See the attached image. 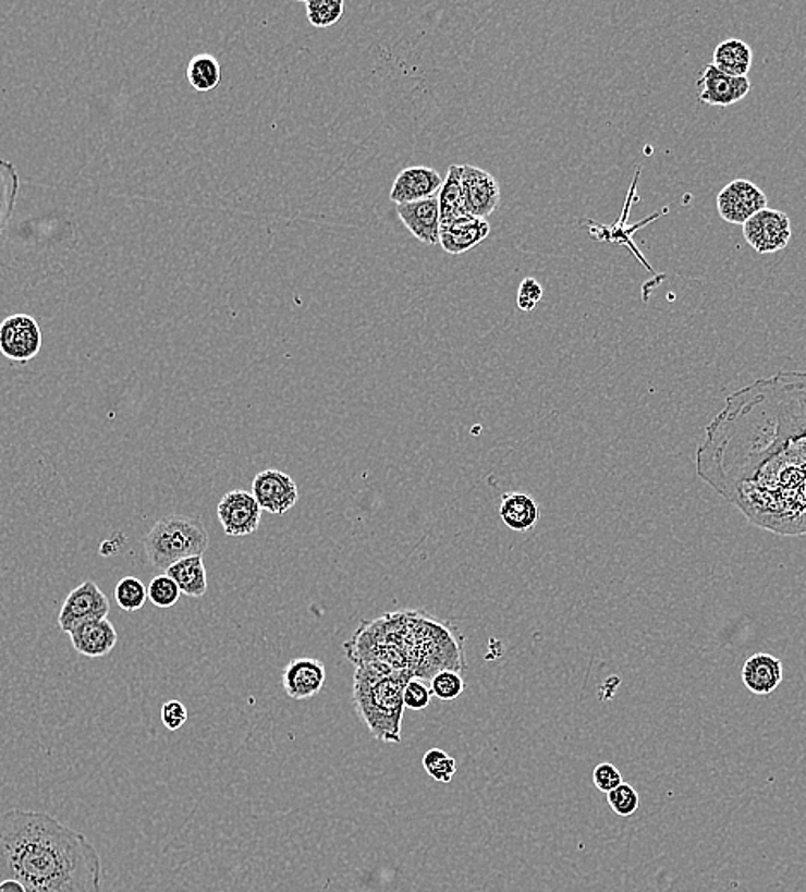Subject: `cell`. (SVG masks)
Wrapping results in <instances>:
<instances>
[{"label": "cell", "mask_w": 806, "mask_h": 892, "mask_svg": "<svg viewBox=\"0 0 806 892\" xmlns=\"http://www.w3.org/2000/svg\"><path fill=\"white\" fill-rule=\"evenodd\" d=\"M697 474L758 529L806 536V372L731 393L707 425Z\"/></svg>", "instance_id": "1"}, {"label": "cell", "mask_w": 806, "mask_h": 892, "mask_svg": "<svg viewBox=\"0 0 806 892\" xmlns=\"http://www.w3.org/2000/svg\"><path fill=\"white\" fill-rule=\"evenodd\" d=\"M95 844L49 814L13 808L0 816V882L26 892H101Z\"/></svg>", "instance_id": "2"}, {"label": "cell", "mask_w": 806, "mask_h": 892, "mask_svg": "<svg viewBox=\"0 0 806 892\" xmlns=\"http://www.w3.org/2000/svg\"><path fill=\"white\" fill-rule=\"evenodd\" d=\"M464 646L453 623L423 610H402L361 623L343 649L355 667L384 664L412 679L431 680L444 670L467 671Z\"/></svg>", "instance_id": "3"}, {"label": "cell", "mask_w": 806, "mask_h": 892, "mask_svg": "<svg viewBox=\"0 0 806 892\" xmlns=\"http://www.w3.org/2000/svg\"><path fill=\"white\" fill-rule=\"evenodd\" d=\"M411 680V674L384 664H361L355 670L352 706L378 742H402L403 692Z\"/></svg>", "instance_id": "4"}, {"label": "cell", "mask_w": 806, "mask_h": 892, "mask_svg": "<svg viewBox=\"0 0 806 892\" xmlns=\"http://www.w3.org/2000/svg\"><path fill=\"white\" fill-rule=\"evenodd\" d=\"M208 545L210 537L198 518L170 515L160 518L146 536V562L151 569L167 572L181 560L203 557Z\"/></svg>", "instance_id": "5"}, {"label": "cell", "mask_w": 806, "mask_h": 892, "mask_svg": "<svg viewBox=\"0 0 806 892\" xmlns=\"http://www.w3.org/2000/svg\"><path fill=\"white\" fill-rule=\"evenodd\" d=\"M44 335L37 319L13 315L0 323V354L13 363H29L40 354Z\"/></svg>", "instance_id": "6"}, {"label": "cell", "mask_w": 806, "mask_h": 892, "mask_svg": "<svg viewBox=\"0 0 806 892\" xmlns=\"http://www.w3.org/2000/svg\"><path fill=\"white\" fill-rule=\"evenodd\" d=\"M110 604L106 594L94 581H86L69 592L57 618L64 634H71L77 626L94 620H103L109 614Z\"/></svg>", "instance_id": "7"}, {"label": "cell", "mask_w": 806, "mask_h": 892, "mask_svg": "<svg viewBox=\"0 0 806 892\" xmlns=\"http://www.w3.org/2000/svg\"><path fill=\"white\" fill-rule=\"evenodd\" d=\"M743 235L760 255H770L784 249L791 239V220L779 210L758 211L748 222L743 223Z\"/></svg>", "instance_id": "8"}, {"label": "cell", "mask_w": 806, "mask_h": 892, "mask_svg": "<svg viewBox=\"0 0 806 892\" xmlns=\"http://www.w3.org/2000/svg\"><path fill=\"white\" fill-rule=\"evenodd\" d=\"M767 196L760 187L746 179H736L722 187L718 196V211L728 223L748 222L758 211L766 210Z\"/></svg>", "instance_id": "9"}, {"label": "cell", "mask_w": 806, "mask_h": 892, "mask_svg": "<svg viewBox=\"0 0 806 892\" xmlns=\"http://www.w3.org/2000/svg\"><path fill=\"white\" fill-rule=\"evenodd\" d=\"M261 506L251 491L235 489L218 503V521L227 536L242 537L258 530L261 524Z\"/></svg>", "instance_id": "10"}, {"label": "cell", "mask_w": 806, "mask_h": 892, "mask_svg": "<svg viewBox=\"0 0 806 892\" xmlns=\"http://www.w3.org/2000/svg\"><path fill=\"white\" fill-rule=\"evenodd\" d=\"M251 493L258 501L262 512L283 515L294 509L298 500V488L289 474L279 468H267L253 480Z\"/></svg>", "instance_id": "11"}, {"label": "cell", "mask_w": 806, "mask_h": 892, "mask_svg": "<svg viewBox=\"0 0 806 892\" xmlns=\"http://www.w3.org/2000/svg\"><path fill=\"white\" fill-rule=\"evenodd\" d=\"M697 85L700 88L698 100L704 106L722 107V109L738 103L746 95L750 94L752 89L748 76H730V74L721 73L712 64H707L704 68Z\"/></svg>", "instance_id": "12"}, {"label": "cell", "mask_w": 806, "mask_h": 892, "mask_svg": "<svg viewBox=\"0 0 806 892\" xmlns=\"http://www.w3.org/2000/svg\"><path fill=\"white\" fill-rule=\"evenodd\" d=\"M462 191H464L467 213L477 219H488L500 203V186L497 179L486 170L474 166H462Z\"/></svg>", "instance_id": "13"}, {"label": "cell", "mask_w": 806, "mask_h": 892, "mask_svg": "<svg viewBox=\"0 0 806 892\" xmlns=\"http://www.w3.org/2000/svg\"><path fill=\"white\" fill-rule=\"evenodd\" d=\"M638 174H640V170H637V174L633 178L632 187H630L628 198H626L625 208H623V213H621L620 222L614 223V225H602V223L593 222V220H587L589 223V234L590 237L597 239V241H604V243H613V244H621V246L628 247L632 251L635 258L644 265L645 268L649 271H654L652 268L649 267V262L645 261L644 255H642L640 251L635 247L633 244L632 235L633 232L640 231L642 227L647 225V223L652 222V220L659 219L661 215L668 213V208L664 210L659 211V213L650 215L649 219H645L644 222L637 223V225L628 227V213L630 208H632L633 199L637 198V182H638Z\"/></svg>", "instance_id": "14"}, {"label": "cell", "mask_w": 806, "mask_h": 892, "mask_svg": "<svg viewBox=\"0 0 806 892\" xmlns=\"http://www.w3.org/2000/svg\"><path fill=\"white\" fill-rule=\"evenodd\" d=\"M444 179L438 170L426 166H414L403 169L396 175L390 191V199L396 205L420 201L440 193Z\"/></svg>", "instance_id": "15"}, {"label": "cell", "mask_w": 806, "mask_h": 892, "mask_svg": "<svg viewBox=\"0 0 806 892\" xmlns=\"http://www.w3.org/2000/svg\"><path fill=\"white\" fill-rule=\"evenodd\" d=\"M396 213L403 225L407 227L414 237L426 246L440 244V201L438 194L428 199H420L407 205H396Z\"/></svg>", "instance_id": "16"}, {"label": "cell", "mask_w": 806, "mask_h": 892, "mask_svg": "<svg viewBox=\"0 0 806 892\" xmlns=\"http://www.w3.org/2000/svg\"><path fill=\"white\" fill-rule=\"evenodd\" d=\"M327 682V668L318 659H292L282 673V686L292 700H306L322 691Z\"/></svg>", "instance_id": "17"}, {"label": "cell", "mask_w": 806, "mask_h": 892, "mask_svg": "<svg viewBox=\"0 0 806 892\" xmlns=\"http://www.w3.org/2000/svg\"><path fill=\"white\" fill-rule=\"evenodd\" d=\"M69 635H71L77 655L89 659L106 658L118 644L115 626L107 618L77 626L76 631Z\"/></svg>", "instance_id": "18"}, {"label": "cell", "mask_w": 806, "mask_h": 892, "mask_svg": "<svg viewBox=\"0 0 806 892\" xmlns=\"http://www.w3.org/2000/svg\"><path fill=\"white\" fill-rule=\"evenodd\" d=\"M784 679L781 659L767 652L750 656L743 664V685L755 695H770Z\"/></svg>", "instance_id": "19"}, {"label": "cell", "mask_w": 806, "mask_h": 892, "mask_svg": "<svg viewBox=\"0 0 806 892\" xmlns=\"http://www.w3.org/2000/svg\"><path fill=\"white\" fill-rule=\"evenodd\" d=\"M489 234H491V225L488 220L467 215L441 229L440 244L450 255H462L483 243L484 239L489 237Z\"/></svg>", "instance_id": "20"}, {"label": "cell", "mask_w": 806, "mask_h": 892, "mask_svg": "<svg viewBox=\"0 0 806 892\" xmlns=\"http://www.w3.org/2000/svg\"><path fill=\"white\" fill-rule=\"evenodd\" d=\"M500 517L509 529L527 533L539 521V506L530 494L504 493L501 498Z\"/></svg>", "instance_id": "21"}, {"label": "cell", "mask_w": 806, "mask_h": 892, "mask_svg": "<svg viewBox=\"0 0 806 892\" xmlns=\"http://www.w3.org/2000/svg\"><path fill=\"white\" fill-rule=\"evenodd\" d=\"M754 62L750 45L738 38L721 41L713 50L712 65L730 76L746 77Z\"/></svg>", "instance_id": "22"}, {"label": "cell", "mask_w": 806, "mask_h": 892, "mask_svg": "<svg viewBox=\"0 0 806 892\" xmlns=\"http://www.w3.org/2000/svg\"><path fill=\"white\" fill-rule=\"evenodd\" d=\"M438 201H440L441 229L462 217H467L464 191H462V166H452L448 169L447 179L438 193Z\"/></svg>", "instance_id": "23"}, {"label": "cell", "mask_w": 806, "mask_h": 892, "mask_svg": "<svg viewBox=\"0 0 806 892\" xmlns=\"http://www.w3.org/2000/svg\"><path fill=\"white\" fill-rule=\"evenodd\" d=\"M187 598H203L208 590L203 557H191L175 563L166 572Z\"/></svg>", "instance_id": "24"}, {"label": "cell", "mask_w": 806, "mask_h": 892, "mask_svg": "<svg viewBox=\"0 0 806 892\" xmlns=\"http://www.w3.org/2000/svg\"><path fill=\"white\" fill-rule=\"evenodd\" d=\"M187 82L199 94H206L222 83V65L211 53H198L186 69Z\"/></svg>", "instance_id": "25"}, {"label": "cell", "mask_w": 806, "mask_h": 892, "mask_svg": "<svg viewBox=\"0 0 806 892\" xmlns=\"http://www.w3.org/2000/svg\"><path fill=\"white\" fill-rule=\"evenodd\" d=\"M20 194V174L9 160L0 158V237L8 229Z\"/></svg>", "instance_id": "26"}, {"label": "cell", "mask_w": 806, "mask_h": 892, "mask_svg": "<svg viewBox=\"0 0 806 892\" xmlns=\"http://www.w3.org/2000/svg\"><path fill=\"white\" fill-rule=\"evenodd\" d=\"M304 5H306L307 20L316 28H330L337 25L345 11L343 0H309Z\"/></svg>", "instance_id": "27"}, {"label": "cell", "mask_w": 806, "mask_h": 892, "mask_svg": "<svg viewBox=\"0 0 806 892\" xmlns=\"http://www.w3.org/2000/svg\"><path fill=\"white\" fill-rule=\"evenodd\" d=\"M146 599H148V589L142 581H137L136 577H124L119 581L115 587V601L121 610L127 613L143 610Z\"/></svg>", "instance_id": "28"}, {"label": "cell", "mask_w": 806, "mask_h": 892, "mask_svg": "<svg viewBox=\"0 0 806 892\" xmlns=\"http://www.w3.org/2000/svg\"><path fill=\"white\" fill-rule=\"evenodd\" d=\"M465 686L467 685H465L462 673H459V671L444 670L432 676L431 686H429V688H431L432 697L444 700V702H450V700L459 699L460 695L464 694Z\"/></svg>", "instance_id": "29"}, {"label": "cell", "mask_w": 806, "mask_h": 892, "mask_svg": "<svg viewBox=\"0 0 806 892\" xmlns=\"http://www.w3.org/2000/svg\"><path fill=\"white\" fill-rule=\"evenodd\" d=\"M424 769L436 783H450L456 772V760L440 748H431L424 754Z\"/></svg>", "instance_id": "30"}, {"label": "cell", "mask_w": 806, "mask_h": 892, "mask_svg": "<svg viewBox=\"0 0 806 892\" xmlns=\"http://www.w3.org/2000/svg\"><path fill=\"white\" fill-rule=\"evenodd\" d=\"M181 598V589L167 574L158 575L149 582L148 599L157 608H172Z\"/></svg>", "instance_id": "31"}, {"label": "cell", "mask_w": 806, "mask_h": 892, "mask_svg": "<svg viewBox=\"0 0 806 892\" xmlns=\"http://www.w3.org/2000/svg\"><path fill=\"white\" fill-rule=\"evenodd\" d=\"M608 804L616 816L630 817L640 807V795L628 783H621L616 790L608 793Z\"/></svg>", "instance_id": "32"}, {"label": "cell", "mask_w": 806, "mask_h": 892, "mask_svg": "<svg viewBox=\"0 0 806 892\" xmlns=\"http://www.w3.org/2000/svg\"><path fill=\"white\" fill-rule=\"evenodd\" d=\"M432 692L423 680L412 679L403 692V704L412 711H423L431 704Z\"/></svg>", "instance_id": "33"}, {"label": "cell", "mask_w": 806, "mask_h": 892, "mask_svg": "<svg viewBox=\"0 0 806 892\" xmlns=\"http://www.w3.org/2000/svg\"><path fill=\"white\" fill-rule=\"evenodd\" d=\"M621 783H623V778H621V772L618 771L616 766H613V763H599V766L594 769V784H596L599 792H613Z\"/></svg>", "instance_id": "34"}, {"label": "cell", "mask_w": 806, "mask_h": 892, "mask_svg": "<svg viewBox=\"0 0 806 892\" xmlns=\"http://www.w3.org/2000/svg\"><path fill=\"white\" fill-rule=\"evenodd\" d=\"M187 709L179 700H169L161 706V723L169 731L181 730L187 723Z\"/></svg>", "instance_id": "35"}, {"label": "cell", "mask_w": 806, "mask_h": 892, "mask_svg": "<svg viewBox=\"0 0 806 892\" xmlns=\"http://www.w3.org/2000/svg\"><path fill=\"white\" fill-rule=\"evenodd\" d=\"M540 300H542V288H540V283L537 282L536 279L528 277V279H525L524 282L521 283L516 304H518L522 311L530 313L534 311V307L537 306Z\"/></svg>", "instance_id": "36"}, {"label": "cell", "mask_w": 806, "mask_h": 892, "mask_svg": "<svg viewBox=\"0 0 806 892\" xmlns=\"http://www.w3.org/2000/svg\"><path fill=\"white\" fill-rule=\"evenodd\" d=\"M0 892H2V891H0Z\"/></svg>", "instance_id": "37"}]
</instances>
